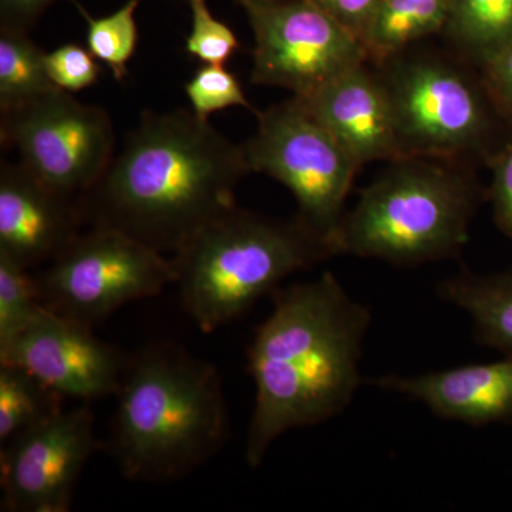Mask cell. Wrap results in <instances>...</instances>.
<instances>
[{
	"label": "cell",
	"mask_w": 512,
	"mask_h": 512,
	"mask_svg": "<svg viewBox=\"0 0 512 512\" xmlns=\"http://www.w3.org/2000/svg\"><path fill=\"white\" fill-rule=\"evenodd\" d=\"M251 174L234 144L192 111H146L99 180L76 198L84 225L174 254L232 207Z\"/></svg>",
	"instance_id": "obj_1"
},
{
	"label": "cell",
	"mask_w": 512,
	"mask_h": 512,
	"mask_svg": "<svg viewBox=\"0 0 512 512\" xmlns=\"http://www.w3.org/2000/svg\"><path fill=\"white\" fill-rule=\"evenodd\" d=\"M372 312L332 272L274 292L255 329L248 370L255 384L245 461L259 467L276 439L348 409L362 383L360 360Z\"/></svg>",
	"instance_id": "obj_2"
},
{
	"label": "cell",
	"mask_w": 512,
	"mask_h": 512,
	"mask_svg": "<svg viewBox=\"0 0 512 512\" xmlns=\"http://www.w3.org/2000/svg\"><path fill=\"white\" fill-rule=\"evenodd\" d=\"M114 396L109 450L128 480H180L227 443L220 375L183 346L154 342L127 356Z\"/></svg>",
	"instance_id": "obj_3"
},
{
	"label": "cell",
	"mask_w": 512,
	"mask_h": 512,
	"mask_svg": "<svg viewBox=\"0 0 512 512\" xmlns=\"http://www.w3.org/2000/svg\"><path fill=\"white\" fill-rule=\"evenodd\" d=\"M335 256L301 218L264 217L238 205L215 218L173 254L181 305L212 333L278 291L288 276Z\"/></svg>",
	"instance_id": "obj_4"
},
{
	"label": "cell",
	"mask_w": 512,
	"mask_h": 512,
	"mask_svg": "<svg viewBox=\"0 0 512 512\" xmlns=\"http://www.w3.org/2000/svg\"><path fill=\"white\" fill-rule=\"evenodd\" d=\"M394 164L343 215L330 241L335 255L414 266L460 254L476 187L463 173L420 158Z\"/></svg>",
	"instance_id": "obj_5"
},
{
	"label": "cell",
	"mask_w": 512,
	"mask_h": 512,
	"mask_svg": "<svg viewBox=\"0 0 512 512\" xmlns=\"http://www.w3.org/2000/svg\"><path fill=\"white\" fill-rule=\"evenodd\" d=\"M241 148L249 171L284 184L298 217L330 244L360 165L303 101L293 96L258 113L255 134Z\"/></svg>",
	"instance_id": "obj_6"
},
{
	"label": "cell",
	"mask_w": 512,
	"mask_h": 512,
	"mask_svg": "<svg viewBox=\"0 0 512 512\" xmlns=\"http://www.w3.org/2000/svg\"><path fill=\"white\" fill-rule=\"evenodd\" d=\"M35 276L46 309L94 329L174 284L175 269L173 259L124 232L89 228Z\"/></svg>",
	"instance_id": "obj_7"
},
{
	"label": "cell",
	"mask_w": 512,
	"mask_h": 512,
	"mask_svg": "<svg viewBox=\"0 0 512 512\" xmlns=\"http://www.w3.org/2000/svg\"><path fill=\"white\" fill-rule=\"evenodd\" d=\"M0 134L3 146L19 151L20 163L73 200L99 180L116 146L107 110L60 89L2 113Z\"/></svg>",
	"instance_id": "obj_8"
},
{
	"label": "cell",
	"mask_w": 512,
	"mask_h": 512,
	"mask_svg": "<svg viewBox=\"0 0 512 512\" xmlns=\"http://www.w3.org/2000/svg\"><path fill=\"white\" fill-rule=\"evenodd\" d=\"M244 9L254 32V84L306 97L369 60L362 40L312 0H274Z\"/></svg>",
	"instance_id": "obj_9"
},
{
	"label": "cell",
	"mask_w": 512,
	"mask_h": 512,
	"mask_svg": "<svg viewBox=\"0 0 512 512\" xmlns=\"http://www.w3.org/2000/svg\"><path fill=\"white\" fill-rule=\"evenodd\" d=\"M392 104L400 160L456 158L480 146L488 119L466 74L440 60H409L382 77Z\"/></svg>",
	"instance_id": "obj_10"
},
{
	"label": "cell",
	"mask_w": 512,
	"mask_h": 512,
	"mask_svg": "<svg viewBox=\"0 0 512 512\" xmlns=\"http://www.w3.org/2000/svg\"><path fill=\"white\" fill-rule=\"evenodd\" d=\"M87 406L63 410L0 451L2 511L66 512L83 468L103 448Z\"/></svg>",
	"instance_id": "obj_11"
},
{
	"label": "cell",
	"mask_w": 512,
	"mask_h": 512,
	"mask_svg": "<svg viewBox=\"0 0 512 512\" xmlns=\"http://www.w3.org/2000/svg\"><path fill=\"white\" fill-rule=\"evenodd\" d=\"M126 360L93 328L46 308L0 345V362L23 367L62 396L84 402L116 394Z\"/></svg>",
	"instance_id": "obj_12"
},
{
	"label": "cell",
	"mask_w": 512,
	"mask_h": 512,
	"mask_svg": "<svg viewBox=\"0 0 512 512\" xmlns=\"http://www.w3.org/2000/svg\"><path fill=\"white\" fill-rule=\"evenodd\" d=\"M73 198L64 197L22 163L0 167V254L23 268L49 264L83 227Z\"/></svg>",
	"instance_id": "obj_13"
},
{
	"label": "cell",
	"mask_w": 512,
	"mask_h": 512,
	"mask_svg": "<svg viewBox=\"0 0 512 512\" xmlns=\"http://www.w3.org/2000/svg\"><path fill=\"white\" fill-rule=\"evenodd\" d=\"M299 99L360 167L372 161L400 160L386 84L365 64Z\"/></svg>",
	"instance_id": "obj_14"
},
{
	"label": "cell",
	"mask_w": 512,
	"mask_h": 512,
	"mask_svg": "<svg viewBox=\"0 0 512 512\" xmlns=\"http://www.w3.org/2000/svg\"><path fill=\"white\" fill-rule=\"evenodd\" d=\"M373 384L412 397L440 419L477 427L512 420V357L419 376H384Z\"/></svg>",
	"instance_id": "obj_15"
},
{
	"label": "cell",
	"mask_w": 512,
	"mask_h": 512,
	"mask_svg": "<svg viewBox=\"0 0 512 512\" xmlns=\"http://www.w3.org/2000/svg\"><path fill=\"white\" fill-rule=\"evenodd\" d=\"M439 295L470 316L481 345L512 357V269L491 275L461 272L439 286Z\"/></svg>",
	"instance_id": "obj_16"
},
{
	"label": "cell",
	"mask_w": 512,
	"mask_h": 512,
	"mask_svg": "<svg viewBox=\"0 0 512 512\" xmlns=\"http://www.w3.org/2000/svg\"><path fill=\"white\" fill-rule=\"evenodd\" d=\"M450 2L382 0L362 36L369 60L389 62L417 40L444 30Z\"/></svg>",
	"instance_id": "obj_17"
},
{
	"label": "cell",
	"mask_w": 512,
	"mask_h": 512,
	"mask_svg": "<svg viewBox=\"0 0 512 512\" xmlns=\"http://www.w3.org/2000/svg\"><path fill=\"white\" fill-rule=\"evenodd\" d=\"M444 30L483 66L512 42V0H451Z\"/></svg>",
	"instance_id": "obj_18"
},
{
	"label": "cell",
	"mask_w": 512,
	"mask_h": 512,
	"mask_svg": "<svg viewBox=\"0 0 512 512\" xmlns=\"http://www.w3.org/2000/svg\"><path fill=\"white\" fill-rule=\"evenodd\" d=\"M64 399L23 367L0 362V444L63 412Z\"/></svg>",
	"instance_id": "obj_19"
},
{
	"label": "cell",
	"mask_w": 512,
	"mask_h": 512,
	"mask_svg": "<svg viewBox=\"0 0 512 512\" xmlns=\"http://www.w3.org/2000/svg\"><path fill=\"white\" fill-rule=\"evenodd\" d=\"M45 55L28 33L0 30V111L5 113L57 89Z\"/></svg>",
	"instance_id": "obj_20"
},
{
	"label": "cell",
	"mask_w": 512,
	"mask_h": 512,
	"mask_svg": "<svg viewBox=\"0 0 512 512\" xmlns=\"http://www.w3.org/2000/svg\"><path fill=\"white\" fill-rule=\"evenodd\" d=\"M140 2L141 0H127L120 9L103 18H93L83 6L74 2L87 23V49L99 62L109 67L117 82L126 79L128 63L136 53V12Z\"/></svg>",
	"instance_id": "obj_21"
},
{
	"label": "cell",
	"mask_w": 512,
	"mask_h": 512,
	"mask_svg": "<svg viewBox=\"0 0 512 512\" xmlns=\"http://www.w3.org/2000/svg\"><path fill=\"white\" fill-rule=\"evenodd\" d=\"M43 309L36 276L0 254V345L15 338Z\"/></svg>",
	"instance_id": "obj_22"
},
{
	"label": "cell",
	"mask_w": 512,
	"mask_h": 512,
	"mask_svg": "<svg viewBox=\"0 0 512 512\" xmlns=\"http://www.w3.org/2000/svg\"><path fill=\"white\" fill-rule=\"evenodd\" d=\"M191 111L202 120H208L217 111L244 107L254 110L245 96L238 77L224 64H204L185 84Z\"/></svg>",
	"instance_id": "obj_23"
},
{
	"label": "cell",
	"mask_w": 512,
	"mask_h": 512,
	"mask_svg": "<svg viewBox=\"0 0 512 512\" xmlns=\"http://www.w3.org/2000/svg\"><path fill=\"white\" fill-rule=\"evenodd\" d=\"M192 28L185 50L205 64H224L238 52L239 42L227 23L212 15L207 0H188Z\"/></svg>",
	"instance_id": "obj_24"
},
{
	"label": "cell",
	"mask_w": 512,
	"mask_h": 512,
	"mask_svg": "<svg viewBox=\"0 0 512 512\" xmlns=\"http://www.w3.org/2000/svg\"><path fill=\"white\" fill-rule=\"evenodd\" d=\"M96 60L89 49L76 43L57 47L45 55L50 80L67 93L82 92L96 84L101 70Z\"/></svg>",
	"instance_id": "obj_25"
},
{
	"label": "cell",
	"mask_w": 512,
	"mask_h": 512,
	"mask_svg": "<svg viewBox=\"0 0 512 512\" xmlns=\"http://www.w3.org/2000/svg\"><path fill=\"white\" fill-rule=\"evenodd\" d=\"M490 198L498 228L512 241V138L491 161Z\"/></svg>",
	"instance_id": "obj_26"
},
{
	"label": "cell",
	"mask_w": 512,
	"mask_h": 512,
	"mask_svg": "<svg viewBox=\"0 0 512 512\" xmlns=\"http://www.w3.org/2000/svg\"><path fill=\"white\" fill-rule=\"evenodd\" d=\"M483 70L488 92L512 120V42L485 62Z\"/></svg>",
	"instance_id": "obj_27"
},
{
	"label": "cell",
	"mask_w": 512,
	"mask_h": 512,
	"mask_svg": "<svg viewBox=\"0 0 512 512\" xmlns=\"http://www.w3.org/2000/svg\"><path fill=\"white\" fill-rule=\"evenodd\" d=\"M362 40L382 0H312Z\"/></svg>",
	"instance_id": "obj_28"
},
{
	"label": "cell",
	"mask_w": 512,
	"mask_h": 512,
	"mask_svg": "<svg viewBox=\"0 0 512 512\" xmlns=\"http://www.w3.org/2000/svg\"><path fill=\"white\" fill-rule=\"evenodd\" d=\"M56 0H0V30L29 33Z\"/></svg>",
	"instance_id": "obj_29"
},
{
	"label": "cell",
	"mask_w": 512,
	"mask_h": 512,
	"mask_svg": "<svg viewBox=\"0 0 512 512\" xmlns=\"http://www.w3.org/2000/svg\"><path fill=\"white\" fill-rule=\"evenodd\" d=\"M242 6L259 5V3L274 2V0H237Z\"/></svg>",
	"instance_id": "obj_30"
}]
</instances>
